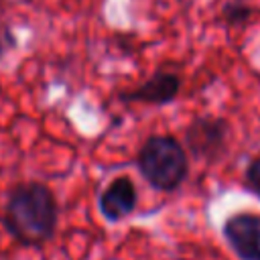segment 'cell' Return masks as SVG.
<instances>
[{"label":"cell","mask_w":260,"mask_h":260,"mask_svg":"<svg viewBox=\"0 0 260 260\" xmlns=\"http://www.w3.org/2000/svg\"><path fill=\"white\" fill-rule=\"evenodd\" d=\"M57 215L59 209L53 191L39 181H26L18 183L8 193L2 221L16 242L41 246L53 238Z\"/></svg>","instance_id":"1"},{"label":"cell","mask_w":260,"mask_h":260,"mask_svg":"<svg viewBox=\"0 0 260 260\" xmlns=\"http://www.w3.org/2000/svg\"><path fill=\"white\" fill-rule=\"evenodd\" d=\"M136 165L146 183L158 191H175L189 175L183 144L169 134H154L140 146Z\"/></svg>","instance_id":"2"},{"label":"cell","mask_w":260,"mask_h":260,"mask_svg":"<svg viewBox=\"0 0 260 260\" xmlns=\"http://www.w3.org/2000/svg\"><path fill=\"white\" fill-rule=\"evenodd\" d=\"M228 136H230V124L217 116L195 118L185 130L187 148L197 158H205V160H215L225 150Z\"/></svg>","instance_id":"3"},{"label":"cell","mask_w":260,"mask_h":260,"mask_svg":"<svg viewBox=\"0 0 260 260\" xmlns=\"http://www.w3.org/2000/svg\"><path fill=\"white\" fill-rule=\"evenodd\" d=\"M221 234L240 260H260V213L240 211L230 215Z\"/></svg>","instance_id":"4"},{"label":"cell","mask_w":260,"mask_h":260,"mask_svg":"<svg viewBox=\"0 0 260 260\" xmlns=\"http://www.w3.org/2000/svg\"><path fill=\"white\" fill-rule=\"evenodd\" d=\"M181 89V79L173 71H156L152 77H148L142 85L120 93L122 102H146L154 106L169 104L177 98Z\"/></svg>","instance_id":"5"},{"label":"cell","mask_w":260,"mask_h":260,"mask_svg":"<svg viewBox=\"0 0 260 260\" xmlns=\"http://www.w3.org/2000/svg\"><path fill=\"white\" fill-rule=\"evenodd\" d=\"M138 195L130 177H116L100 195V211L108 221L128 217L136 207Z\"/></svg>","instance_id":"6"},{"label":"cell","mask_w":260,"mask_h":260,"mask_svg":"<svg viewBox=\"0 0 260 260\" xmlns=\"http://www.w3.org/2000/svg\"><path fill=\"white\" fill-rule=\"evenodd\" d=\"M250 18H252V8L242 0L225 2L221 8V20L228 22L230 26H240V24L248 22Z\"/></svg>","instance_id":"7"},{"label":"cell","mask_w":260,"mask_h":260,"mask_svg":"<svg viewBox=\"0 0 260 260\" xmlns=\"http://www.w3.org/2000/svg\"><path fill=\"white\" fill-rule=\"evenodd\" d=\"M244 179H246V187H248L254 195L260 197V156H256V158L250 160V165L246 167Z\"/></svg>","instance_id":"8"},{"label":"cell","mask_w":260,"mask_h":260,"mask_svg":"<svg viewBox=\"0 0 260 260\" xmlns=\"http://www.w3.org/2000/svg\"><path fill=\"white\" fill-rule=\"evenodd\" d=\"M14 45H16V41H14L12 30H10L8 26H0V57H2L6 51H10Z\"/></svg>","instance_id":"9"}]
</instances>
